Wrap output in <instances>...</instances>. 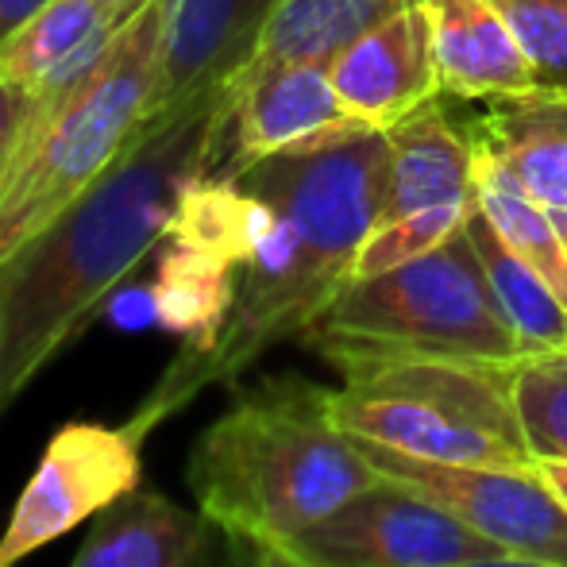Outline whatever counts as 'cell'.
<instances>
[{
    "instance_id": "obj_1",
    "label": "cell",
    "mask_w": 567,
    "mask_h": 567,
    "mask_svg": "<svg viewBox=\"0 0 567 567\" xmlns=\"http://www.w3.org/2000/svg\"><path fill=\"white\" fill-rule=\"evenodd\" d=\"M236 82L158 113L66 213L0 259V417L166 244L194 174L217 171Z\"/></svg>"
},
{
    "instance_id": "obj_2",
    "label": "cell",
    "mask_w": 567,
    "mask_h": 567,
    "mask_svg": "<svg viewBox=\"0 0 567 567\" xmlns=\"http://www.w3.org/2000/svg\"><path fill=\"white\" fill-rule=\"evenodd\" d=\"M386 132H359L228 171L275 209V225L239 270L236 306L209 351H178L132 425L151 436L202 390L231 386L270 348L301 340L351 282V259L386 202Z\"/></svg>"
},
{
    "instance_id": "obj_3",
    "label": "cell",
    "mask_w": 567,
    "mask_h": 567,
    "mask_svg": "<svg viewBox=\"0 0 567 567\" xmlns=\"http://www.w3.org/2000/svg\"><path fill=\"white\" fill-rule=\"evenodd\" d=\"M379 478L363 444L340 429L332 386L293 371L239 386L186 460L189 494L225 537L275 545L298 540Z\"/></svg>"
},
{
    "instance_id": "obj_4",
    "label": "cell",
    "mask_w": 567,
    "mask_h": 567,
    "mask_svg": "<svg viewBox=\"0 0 567 567\" xmlns=\"http://www.w3.org/2000/svg\"><path fill=\"white\" fill-rule=\"evenodd\" d=\"M340 386L332 413L363 444L429 463L533 467L514 405V363L417 355L359 343H309Z\"/></svg>"
},
{
    "instance_id": "obj_5",
    "label": "cell",
    "mask_w": 567,
    "mask_h": 567,
    "mask_svg": "<svg viewBox=\"0 0 567 567\" xmlns=\"http://www.w3.org/2000/svg\"><path fill=\"white\" fill-rule=\"evenodd\" d=\"M158 47L163 4L147 0L66 97L28 113L23 143L0 186V259L66 213L140 143L158 116Z\"/></svg>"
},
{
    "instance_id": "obj_6",
    "label": "cell",
    "mask_w": 567,
    "mask_h": 567,
    "mask_svg": "<svg viewBox=\"0 0 567 567\" xmlns=\"http://www.w3.org/2000/svg\"><path fill=\"white\" fill-rule=\"evenodd\" d=\"M301 343H359L486 363L525 359L467 228L405 267L348 282Z\"/></svg>"
},
{
    "instance_id": "obj_7",
    "label": "cell",
    "mask_w": 567,
    "mask_h": 567,
    "mask_svg": "<svg viewBox=\"0 0 567 567\" xmlns=\"http://www.w3.org/2000/svg\"><path fill=\"white\" fill-rule=\"evenodd\" d=\"M143 441L147 436L132 421L62 425L47 441L20 498L12 502L0 533V567H20L135 491L143 483Z\"/></svg>"
},
{
    "instance_id": "obj_8",
    "label": "cell",
    "mask_w": 567,
    "mask_h": 567,
    "mask_svg": "<svg viewBox=\"0 0 567 567\" xmlns=\"http://www.w3.org/2000/svg\"><path fill=\"white\" fill-rule=\"evenodd\" d=\"M317 567H455L502 553L429 494L382 475L298 540Z\"/></svg>"
},
{
    "instance_id": "obj_9",
    "label": "cell",
    "mask_w": 567,
    "mask_h": 567,
    "mask_svg": "<svg viewBox=\"0 0 567 567\" xmlns=\"http://www.w3.org/2000/svg\"><path fill=\"white\" fill-rule=\"evenodd\" d=\"M363 452L382 475L441 502L502 553L567 567V506L545 483L537 463L533 467L429 463L382 444H363Z\"/></svg>"
},
{
    "instance_id": "obj_10",
    "label": "cell",
    "mask_w": 567,
    "mask_h": 567,
    "mask_svg": "<svg viewBox=\"0 0 567 567\" xmlns=\"http://www.w3.org/2000/svg\"><path fill=\"white\" fill-rule=\"evenodd\" d=\"M359 132H379V127L343 105L329 66H317V62L255 66L236 78L220 171H239L259 158L321 147Z\"/></svg>"
},
{
    "instance_id": "obj_11",
    "label": "cell",
    "mask_w": 567,
    "mask_h": 567,
    "mask_svg": "<svg viewBox=\"0 0 567 567\" xmlns=\"http://www.w3.org/2000/svg\"><path fill=\"white\" fill-rule=\"evenodd\" d=\"M163 47H158L155 109L236 82L255 59L262 31L282 0H158Z\"/></svg>"
},
{
    "instance_id": "obj_12",
    "label": "cell",
    "mask_w": 567,
    "mask_h": 567,
    "mask_svg": "<svg viewBox=\"0 0 567 567\" xmlns=\"http://www.w3.org/2000/svg\"><path fill=\"white\" fill-rule=\"evenodd\" d=\"M329 78L343 105L379 132L433 105L441 97V74L433 59L425 0L340 51L329 62Z\"/></svg>"
},
{
    "instance_id": "obj_13",
    "label": "cell",
    "mask_w": 567,
    "mask_h": 567,
    "mask_svg": "<svg viewBox=\"0 0 567 567\" xmlns=\"http://www.w3.org/2000/svg\"><path fill=\"white\" fill-rule=\"evenodd\" d=\"M143 4L147 0H51L0 47V74L28 93L31 109L54 105L105 59Z\"/></svg>"
},
{
    "instance_id": "obj_14",
    "label": "cell",
    "mask_w": 567,
    "mask_h": 567,
    "mask_svg": "<svg viewBox=\"0 0 567 567\" xmlns=\"http://www.w3.org/2000/svg\"><path fill=\"white\" fill-rule=\"evenodd\" d=\"M220 529L202 514L135 486L93 517V529L70 567H209Z\"/></svg>"
},
{
    "instance_id": "obj_15",
    "label": "cell",
    "mask_w": 567,
    "mask_h": 567,
    "mask_svg": "<svg viewBox=\"0 0 567 567\" xmlns=\"http://www.w3.org/2000/svg\"><path fill=\"white\" fill-rule=\"evenodd\" d=\"M441 93L498 101L540 85L522 39L494 0H425Z\"/></svg>"
},
{
    "instance_id": "obj_16",
    "label": "cell",
    "mask_w": 567,
    "mask_h": 567,
    "mask_svg": "<svg viewBox=\"0 0 567 567\" xmlns=\"http://www.w3.org/2000/svg\"><path fill=\"white\" fill-rule=\"evenodd\" d=\"M471 143L548 209H567V85H533L483 101Z\"/></svg>"
},
{
    "instance_id": "obj_17",
    "label": "cell",
    "mask_w": 567,
    "mask_h": 567,
    "mask_svg": "<svg viewBox=\"0 0 567 567\" xmlns=\"http://www.w3.org/2000/svg\"><path fill=\"white\" fill-rule=\"evenodd\" d=\"M386 202L379 220L475 202V143L452 127L436 101L386 127Z\"/></svg>"
},
{
    "instance_id": "obj_18",
    "label": "cell",
    "mask_w": 567,
    "mask_h": 567,
    "mask_svg": "<svg viewBox=\"0 0 567 567\" xmlns=\"http://www.w3.org/2000/svg\"><path fill=\"white\" fill-rule=\"evenodd\" d=\"M239 270L228 259L166 239L151 278V309L166 332L182 337V351H209L236 306Z\"/></svg>"
},
{
    "instance_id": "obj_19",
    "label": "cell",
    "mask_w": 567,
    "mask_h": 567,
    "mask_svg": "<svg viewBox=\"0 0 567 567\" xmlns=\"http://www.w3.org/2000/svg\"><path fill=\"white\" fill-rule=\"evenodd\" d=\"M413 4L417 0H282L270 16L247 70L275 66V62L329 66L355 39L382 28Z\"/></svg>"
},
{
    "instance_id": "obj_20",
    "label": "cell",
    "mask_w": 567,
    "mask_h": 567,
    "mask_svg": "<svg viewBox=\"0 0 567 567\" xmlns=\"http://www.w3.org/2000/svg\"><path fill=\"white\" fill-rule=\"evenodd\" d=\"M467 236L475 244L478 259H483L486 282L498 301L502 317H506L509 332L522 343L525 355L537 351H556L567 348V306L560 293L537 275L525 259H517L502 236L491 228V220L478 213V205H471L467 213Z\"/></svg>"
},
{
    "instance_id": "obj_21",
    "label": "cell",
    "mask_w": 567,
    "mask_h": 567,
    "mask_svg": "<svg viewBox=\"0 0 567 567\" xmlns=\"http://www.w3.org/2000/svg\"><path fill=\"white\" fill-rule=\"evenodd\" d=\"M475 205L491 228L502 236V244L525 259L567 306V251L560 228L553 220V209L540 205L533 194H525L514 178L498 171L491 158L475 151Z\"/></svg>"
},
{
    "instance_id": "obj_22",
    "label": "cell",
    "mask_w": 567,
    "mask_h": 567,
    "mask_svg": "<svg viewBox=\"0 0 567 567\" xmlns=\"http://www.w3.org/2000/svg\"><path fill=\"white\" fill-rule=\"evenodd\" d=\"M514 405L533 460H567V348L517 359Z\"/></svg>"
},
{
    "instance_id": "obj_23",
    "label": "cell",
    "mask_w": 567,
    "mask_h": 567,
    "mask_svg": "<svg viewBox=\"0 0 567 567\" xmlns=\"http://www.w3.org/2000/svg\"><path fill=\"white\" fill-rule=\"evenodd\" d=\"M471 205H436V209H421V213H405V217L394 220H379L367 239L359 244L355 259H351V282L359 278H374L386 275L394 267H405V262L421 259V255L436 251L441 244L467 225Z\"/></svg>"
},
{
    "instance_id": "obj_24",
    "label": "cell",
    "mask_w": 567,
    "mask_h": 567,
    "mask_svg": "<svg viewBox=\"0 0 567 567\" xmlns=\"http://www.w3.org/2000/svg\"><path fill=\"white\" fill-rule=\"evenodd\" d=\"M540 82L567 85V0H494Z\"/></svg>"
},
{
    "instance_id": "obj_25",
    "label": "cell",
    "mask_w": 567,
    "mask_h": 567,
    "mask_svg": "<svg viewBox=\"0 0 567 567\" xmlns=\"http://www.w3.org/2000/svg\"><path fill=\"white\" fill-rule=\"evenodd\" d=\"M209 567H317V564L298 556L290 545L251 540V537H225V533H220L217 556H213Z\"/></svg>"
},
{
    "instance_id": "obj_26",
    "label": "cell",
    "mask_w": 567,
    "mask_h": 567,
    "mask_svg": "<svg viewBox=\"0 0 567 567\" xmlns=\"http://www.w3.org/2000/svg\"><path fill=\"white\" fill-rule=\"evenodd\" d=\"M28 113H31V97L20 85H12L0 74V186H4L8 171H12V163H16V151H20V143H23Z\"/></svg>"
},
{
    "instance_id": "obj_27",
    "label": "cell",
    "mask_w": 567,
    "mask_h": 567,
    "mask_svg": "<svg viewBox=\"0 0 567 567\" xmlns=\"http://www.w3.org/2000/svg\"><path fill=\"white\" fill-rule=\"evenodd\" d=\"M43 4H51V0H0V47H4Z\"/></svg>"
},
{
    "instance_id": "obj_28",
    "label": "cell",
    "mask_w": 567,
    "mask_h": 567,
    "mask_svg": "<svg viewBox=\"0 0 567 567\" xmlns=\"http://www.w3.org/2000/svg\"><path fill=\"white\" fill-rule=\"evenodd\" d=\"M537 471L545 475V483L553 486V494L567 506V460H537Z\"/></svg>"
},
{
    "instance_id": "obj_29",
    "label": "cell",
    "mask_w": 567,
    "mask_h": 567,
    "mask_svg": "<svg viewBox=\"0 0 567 567\" xmlns=\"http://www.w3.org/2000/svg\"><path fill=\"white\" fill-rule=\"evenodd\" d=\"M455 567H556V564H540V560H525V556L494 553V556H478V560L455 564Z\"/></svg>"
},
{
    "instance_id": "obj_30",
    "label": "cell",
    "mask_w": 567,
    "mask_h": 567,
    "mask_svg": "<svg viewBox=\"0 0 567 567\" xmlns=\"http://www.w3.org/2000/svg\"><path fill=\"white\" fill-rule=\"evenodd\" d=\"M553 220H556V228H560L564 251H567V209H553Z\"/></svg>"
},
{
    "instance_id": "obj_31",
    "label": "cell",
    "mask_w": 567,
    "mask_h": 567,
    "mask_svg": "<svg viewBox=\"0 0 567 567\" xmlns=\"http://www.w3.org/2000/svg\"><path fill=\"white\" fill-rule=\"evenodd\" d=\"M116 4H140V0H116Z\"/></svg>"
}]
</instances>
